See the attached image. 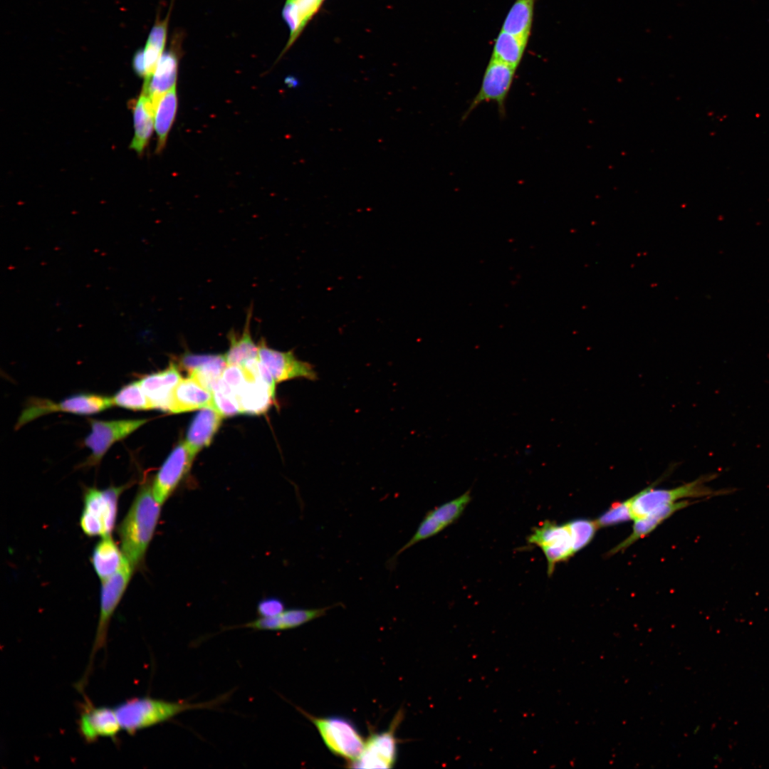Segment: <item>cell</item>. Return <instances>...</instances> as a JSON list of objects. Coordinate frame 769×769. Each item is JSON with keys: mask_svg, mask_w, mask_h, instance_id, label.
Returning <instances> with one entry per match:
<instances>
[{"mask_svg": "<svg viewBox=\"0 0 769 769\" xmlns=\"http://www.w3.org/2000/svg\"><path fill=\"white\" fill-rule=\"evenodd\" d=\"M162 505L149 482L142 484L118 526L121 550L135 570L142 565L158 524Z\"/></svg>", "mask_w": 769, "mask_h": 769, "instance_id": "obj_1", "label": "cell"}, {"mask_svg": "<svg viewBox=\"0 0 769 769\" xmlns=\"http://www.w3.org/2000/svg\"><path fill=\"white\" fill-rule=\"evenodd\" d=\"M229 696L227 693L210 701L201 703L169 701L150 696L135 697L121 702L114 708L122 731L133 736L142 730L170 721L187 711L216 708V706L227 700Z\"/></svg>", "mask_w": 769, "mask_h": 769, "instance_id": "obj_2", "label": "cell"}, {"mask_svg": "<svg viewBox=\"0 0 769 769\" xmlns=\"http://www.w3.org/2000/svg\"><path fill=\"white\" fill-rule=\"evenodd\" d=\"M135 570L125 558L120 570L110 578L102 581L100 612L97 629L87 669L83 679L78 684V689L80 690H82L85 686L95 654L103 649L107 644L111 619L125 592Z\"/></svg>", "mask_w": 769, "mask_h": 769, "instance_id": "obj_3", "label": "cell"}, {"mask_svg": "<svg viewBox=\"0 0 769 769\" xmlns=\"http://www.w3.org/2000/svg\"><path fill=\"white\" fill-rule=\"evenodd\" d=\"M127 485L85 489L80 526L86 535H111L116 521L119 498Z\"/></svg>", "mask_w": 769, "mask_h": 769, "instance_id": "obj_4", "label": "cell"}, {"mask_svg": "<svg viewBox=\"0 0 769 769\" xmlns=\"http://www.w3.org/2000/svg\"><path fill=\"white\" fill-rule=\"evenodd\" d=\"M713 475L702 476L696 480L670 489L654 488V483L632 496L631 516L632 520L644 517L654 510L686 498L711 497L728 493L731 490H713L705 483L713 479Z\"/></svg>", "mask_w": 769, "mask_h": 769, "instance_id": "obj_5", "label": "cell"}, {"mask_svg": "<svg viewBox=\"0 0 769 769\" xmlns=\"http://www.w3.org/2000/svg\"><path fill=\"white\" fill-rule=\"evenodd\" d=\"M297 708L315 725L330 752L347 760L349 763L360 756L365 741L350 719L339 716L316 717L301 708Z\"/></svg>", "mask_w": 769, "mask_h": 769, "instance_id": "obj_6", "label": "cell"}, {"mask_svg": "<svg viewBox=\"0 0 769 769\" xmlns=\"http://www.w3.org/2000/svg\"><path fill=\"white\" fill-rule=\"evenodd\" d=\"M113 405L111 397L92 393L73 394L59 402H54L47 399L34 398L28 401L20 414L15 427L18 429L39 417L53 412H63L89 415L103 412Z\"/></svg>", "mask_w": 769, "mask_h": 769, "instance_id": "obj_7", "label": "cell"}, {"mask_svg": "<svg viewBox=\"0 0 769 769\" xmlns=\"http://www.w3.org/2000/svg\"><path fill=\"white\" fill-rule=\"evenodd\" d=\"M516 68L493 58L484 71L480 88L461 120H465L481 104L494 103L501 117L506 115V103L511 89Z\"/></svg>", "mask_w": 769, "mask_h": 769, "instance_id": "obj_8", "label": "cell"}, {"mask_svg": "<svg viewBox=\"0 0 769 769\" xmlns=\"http://www.w3.org/2000/svg\"><path fill=\"white\" fill-rule=\"evenodd\" d=\"M147 419L98 420L91 419L90 432L85 438L84 445L91 451L83 466L98 464L108 450L147 423Z\"/></svg>", "mask_w": 769, "mask_h": 769, "instance_id": "obj_9", "label": "cell"}, {"mask_svg": "<svg viewBox=\"0 0 769 769\" xmlns=\"http://www.w3.org/2000/svg\"><path fill=\"white\" fill-rule=\"evenodd\" d=\"M528 542L542 550L547 560L548 576L552 575L558 563L568 560L575 554L567 523L558 524L545 520L535 528Z\"/></svg>", "mask_w": 769, "mask_h": 769, "instance_id": "obj_10", "label": "cell"}, {"mask_svg": "<svg viewBox=\"0 0 769 769\" xmlns=\"http://www.w3.org/2000/svg\"><path fill=\"white\" fill-rule=\"evenodd\" d=\"M403 718L399 712L394 718L389 729L371 734L365 741L364 750L360 756L351 763L355 768H392L397 756V739L396 729Z\"/></svg>", "mask_w": 769, "mask_h": 769, "instance_id": "obj_11", "label": "cell"}, {"mask_svg": "<svg viewBox=\"0 0 769 769\" xmlns=\"http://www.w3.org/2000/svg\"><path fill=\"white\" fill-rule=\"evenodd\" d=\"M80 706L78 731L86 743L100 738L117 739L122 728L114 707L96 706L88 699Z\"/></svg>", "mask_w": 769, "mask_h": 769, "instance_id": "obj_12", "label": "cell"}, {"mask_svg": "<svg viewBox=\"0 0 769 769\" xmlns=\"http://www.w3.org/2000/svg\"><path fill=\"white\" fill-rule=\"evenodd\" d=\"M194 459L184 441H182L174 447L161 466L154 478L152 488L155 498L162 506L187 475Z\"/></svg>", "mask_w": 769, "mask_h": 769, "instance_id": "obj_13", "label": "cell"}, {"mask_svg": "<svg viewBox=\"0 0 769 769\" xmlns=\"http://www.w3.org/2000/svg\"><path fill=\"white\" fill-rule=\"evenodd\" d=\"M258 357L268 369L276 383L295 379L318 380L314 367L309 362L297 359L292 350L281 352L270 348L261 339L258 344Z\"/></svg>", "mask_w": 769, "mask_h": 769, "instance_id": "obj_14", "label": "cell"}, {"mask_svg": "<svg viewBox=\"0 0 769 769\" xmlns=\"http://www.w3.org/2000/svg\"><path fill=\"white\" fill-rule=\"evenodd\" d=\"M181 36L178 33L173 36L169 48L162 54L152 76L143 83L142 91L150 98L155 108L161 96L177 85Z\"/></svg>", "mask_w": 769, "mask_h": 769, "instance_id": "obj_15", "label": "cell"}, {"mask_svg": "<svg viewBox=\"0 0 769 769\" xmlns=\"http://www.w3.org/2000/svg\"><path fill=\"white\" fill-rule=\"evenodd\" d=\"M338 604L331 606L303 609L294 608L284 610L281 613L272 617H259L258 618L238 626L239 628H248L258 631H282L300 627L315 619L324 616L330 609Z\"/></svg>", "mask_w": 769, "mask_h": 769, "instance_id": "obj_16", "label": "cell"}, {"mask_svg": "<svg viewBox=\"0 0 769 769\" xmlns=\"http://www.w3.org/2000/svg\"><path fill=\"white\" fill-rule=\"evenodd\" d=\"M181 379L176 364L171 362L166 369L147 375L140 382L153 409L168 411L173 392Z\"/></svg>", "mask_w": 769, "mask_h": 769, "instance_id": "obj_17", "label": "cell"}, {"mask_svg": "<svg viewBox=\"0 0 769 769\" xmlns=\"http://www.w3.org/2000/svg\"><path fill=\"white\" fill-rule=\"evenodd\" d=\"M179 364L188 372L189 376L211 391L221 378L227 366L225 355H195L190 352L182 355L179 359Z\"/></svg>", "mask_w": 769, "mask_h": 769, "instance_id": "obj_18", "label": "cell"}, {"mask_svg": "<svg viewBox=\"0 0 769 769\" xmlns=\"http://www.w3.org/2000/svg\"><path fill=\"white\" fill-rule=\"evenodd\" d=\"M214 407L213 392L192 377L182 378L176 386L168 412L182 413Z\"/></svg>", "mask_w": 769, "mask_h": 769, "instance_id": "obj_19", "label": "cell"}, {"mask_svg": "<svg viewBox=\"0 0 769 769\" xmlns=\"http://www.w3.org/2000/svg\"><path fill=\"white\" fill-rule=\"evenodd\" d=\"M223 417L213 406L201 409L194 417L184 440L194 457L203 448L210 444L221 426Z\"/></svg>", "mask_w": 769, "mask_h": 769, "instance_id": "obj_20", "label": "cell"}, {"mask_svg": "<svg viewBox=\"0 0 769 769\" xmlns=\"http://www.w3.org/2000/svg\"><path fill=\"white\" fill-rule=\"evenodd\" d=\"M692 503L686 500L666 505L651 512L647 516L634 520V525L632 533L624 540L614 546L607 553V556H612L620 551L626 550L637 540L645 537L652 532L663 521L670 517L676 511L687 507Z\"/></svg>", "mask_w": 769, "mask_h": 769, "instance_id": "obj_21", "label": "cell"}, {"mask_svg": "<svg viewBox=\"0 0 769 769\" xmlns=\"http://www.w3.org/2000/svg\"><path fill=\"white\" fill-rule=\"evenodd\" d=\"M132 110L135 134L130 147L138 155H142L155 128V106L150 98L142 91Z\"/></svg>", "mask_w": 769, "mask_h": 769, "instance_id": "obj_22", "label": "cell"}, {"mask_svg": "<svg viewBox=\"0 0 769 769\" xmlns=\"http://www.w3.org/2000/svg\"><path fill=\"white\" fill-rule=\"evenodd\" d=\"M125 557L110 535L102 537L93 550L90 562L98 577L104 581L121 567Z\"/></svg>", "mask_w": 769, "mask_h": 769, "instance_id": "obj_23", "label": "cell"}, {"mask_svg": "<svg viewBox=\"0 0 769 769\" xmlns=\"http://www.w3.org/2000/svg\"><path fill=\"white\" fill-rule=\"evenodd\" d=\"M252 308L246 314L245 325L241 333L230 331L228 335L229 347L225 354L227 365L244 366L247 362L258 358V346L251 334Z\"/></svg>", "mask_w": 769, "mask_h": 769, "instance_id": "obj_24", "label": "cell"}, {"mask_svg": "<svg viewBox=\"0 0 769 769\" xmlns=\"http://www.w3.org/2000/svg\"><path fill=\"white\" fill-rule=\"evenodd\" d=\"M170 11L161 19L157 16L152 27L145 46L137 50L145 67L144 81L147 80L154 73L157 65L164 52Z\"/></svg>", "mask_w": 769, "mask_h": 769, "instance_id": "obj_25", "label": "cell"}, {"mask_svg": "<svg viewBox=\"0 0 769 769\" xmlns=\"http://www.w3.org/2000/svg\"><path fill=\"white\" fill-rule=\"evenodd\" d=\"M236 396L241 413L258 414L269 408L275 398V392L261 380H250Z\"/></svg>", "mask_w": 769, "mask_h": 769, "instance_id": "obj_26", "label": "cell"}, {"mask_svg": "<svg viewBox=\"0 0 769 769\" xmlns=\"http://www.w3.org/2000/svg\"><path fill=\"white\" fill-rule=\"evenodd\" d=\"M177 105L176 87L163 94L157 102L154 116L155 130L157 136V153H160L164 148L168 134L176 117Z\"/></svg>", "mask_w": 769, "mask_h": 769, "instance_id": "obj_27", "label": "cell"}, {"mask_svg": "<svg viewBox=\"0 0 769 769\" xmlns=\"http://www.w3.org/2000/svg\"><path fill=\"white\" fill-rule=\"evenodd\" d=\"M535 0H516L503 21L501 30L528 40Z\"/></svg>", "mask_w": 769, "mask_h": 769, "instance_id": "obj_28", "label": "cell"}, {"mask_svg": "<svg viewBox=\"0 0 769 769\" xmlns=\"http://www.w3.org/2000/svg\"><path fill=\"white\" fill-rule=\"evenodd\" d=\"M528 41L501 30L495 40L491 58L517 69L523 58Z\"/></svg>", "mask_w": 769, "mask_h": 769, "instance_id": "obj_29", "label": "cell"}, {"mask_svg": "<svg viewBox=\"0 0 769 769\" xmlns=\"http://www.w3.org/2000/svg\"><path fill=\"white\" fill-rule=\"evenodd\" d=\"M112 398L114 405L127 409L142 411L153 409L140 380L123 386Z\"/></svg>", "mask_w": 769, "mask_h": 769, "instance_id": "obj_30", "label": "cell"}, {"mask_svg": "<svg viewBox=\"0 0 769 769\" xmlns=\"http://www.w3.org/2000/svg\"><path fill=\"white\" fill-rule=\"evenodd\" d=\"M470 493V491H466L459 497L446 502L427 513L446 528L461 516L471 499Z\"/></svg>", "mask_w": 769, "mask_h": 769, "instance_id": "obj_31", "label": "cell"}, {"mask_svg": "<svg viewBox=\"0 0 769 769\" xmlns=\"http://www.w3.org/2000/svg\"><path fill=\"white\" fill-rule=\"evenodd\" d=\"M567 523L570 530L575 553L592 541L596 531L599 529L596 520L587 518H577Z\"/></svg>", "mask_w": 769, "mask_h": 769, "instance_id": "obj_32", "label": "cell"}, {"mask_svg": "<svg viewBox=\"0 0 769 769\" xmlns=\"http://www.w3.org/2000/svg\"><path fill=\"white\" fill-rule=\"evenodd\" d=\"M631 503L632 497L622 502H614L604 513L595 520L599 528L632 520L631 516Z\"/></svg>", "mask_w": 769, "mask_h": 769, "instance_id": "obj_33", "label": "cell"}, {"mask_svg": "<svg viewBox=\"0 0 769 769\" xmlns=\"http://www.w3.org/2000/svg\"><path fill=\"white\" fill-rule=\"evenodd\" d=\"M282 16L290 29V38L285 48V51H287L297 39L305 26L299 16L294 0L286 1L282 11Z\"/></svg>", "mask_w": 769, "mask_h": 769, "instance_id": "obj_34", "label": "cell"}, {"mask_svg": "<svg viewBox=\"0 0 769 769\" xmlns=\"http://www.w3.org/2000/svg\"><path fill=\"white\" fill-rule=\"evenodd\" d=\"M221 379L236 394L248 381L244 368L238 365H227L224 369Z\"/></svg>", "mask_w": 769, "mask_h": 769, "instance_id": "obj_35", "label": "cell"}, {"mask_svg": "<svg viewBox=\"0 0 769 769\" xmlns=\"http://www.w3.org/2000/svg\"><path fill=\"white\" fill-rule=\"evenodd\" d=\"M285 610L282 600L277 597H267L261 600L257 605V613L260 617L275 616Z\"/></svg>", "mask_w": 769, "mask_h": 769, "instance_id": "obj_36", "label": "cell"}]
</instances>
